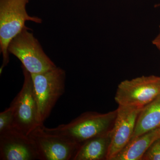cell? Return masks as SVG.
Listing matches in <instances>:
<instances>
[{"label":"cell","mask_w":160,"mask_h":160,"mask_svg":"<svg viewBox=\"0 0 160 160\" xmlns=\"http://www.w3.org/2000/svg\"><path fill=\"white\" fill-rule=\"evenodd\" d=\"M160 95V77L142 76L121 82L114 99L118 106L143 108Z\"/></svg>","instance_id":"6"},{"label":"cell","mask_w":160,"mask_h":160,"mask_svg":"<svg viewBox=\"0 0 160 160\" xmlns=\"http://www.w3.org/2000/svg\"><path fill=\"white\" fill-rule=\"evenodd\" d=\"M22 87L10 106L13 112L12 128L29 135L40 124L38 120L37 104L31 74L22 66Z\"/></svg>","instance_id":"5"},{"label":"cell","mask_w":160,"mask_h":160,"mask_svg":"<svg viewBox=\"0 0 160 160\" xmlns=\"http://www.w3.org/2000/svg\"><path fill=\"white\" fill-rule=\"evenodd\" d=\"M159 29L158 34L152 41V44L156 46L158 48H160V26Z\"/></svg>","instance_id":"15"},{"label":"cell","mask_w":160,"mask_h":160,"mask_svg":"<svg viewBox=\"0 0 160 160\" xmlns=\"http://www.w3.org/2000/svg\"><path fill=\"white\" fill-rule=\"evenodd\" d=\"M117 113V109L106 113L87 112L67 124L47 129L80 145L89 139L110 131L114 124Z\"/></svg>","instance_id":"2"},{"label":"cell","mask_w":160,"mask_h":160,"mask_svg":"<svg viewBox=\"0 0 160 160\" xmlns=\"http://www.w3.org/2000/svg\"><path fill=\"white\" fill-rule=\"evenodd\" d=\"M38 107V120L43 124L65 92L66 72L60 67L31 74Z\"/></svg>","instance_id":"3"},{"label":"cell","mask_w":160,"mask_h":160,"mask_svg":"<svg viewBox=\"0 0 160 160\" xmlns=\"http://www.w3.org/2000/svg\"><path fill=\"white\" fill-rule=\"evenodd\" d=\"M111 130L80 144L72 160L107 159L111 141Z\"/></svg>","instance_id":"10"},{"label":"cell","mask_w":160,"mask_h":160,"mask_svg":"<svg viewBox=\"0 0 160 160\" xmlns=\"http://www.w3.org/2000/svg\"><path fill=\"white\" fill-rule=\"evenodd\" d=\"M158 49H159V50H160V48H158Z\"/></svg>","instance_id":"16"},{"label":"cell","mask_w":160,"mask_h":160,"mask_svg":"<svg viewBox=\"0 0 160 160\" xmlns=\"http://www.w3.org/2000/svg\"><path fill=\"white\" fill-rule=\"evenodd\" d=\"M13 112L9 106L0 113V132L12 127Z\"/></svg>","instance_id":"13"},{"label":"cell","mask_w":160,"mask_h":160,"mask_svg":"<svg viewBox=\"0 0 160 160\" xmlns=\"http://www.w3.org/2000/svg\"><path fill=\"white\" fill-rule=\"evenodd\" d=\"M159 138L160 128L133 138L112 160H142L152 143Z\"/></svg>","instance_id":"11"},{"label":"cell","mask_w":160,"mask_h":160,"mask_svg":"<svg viewBox=\"0 0 160 160\" xmlns=\"http://www.w3.org/2000/svg\"><path fill=\"white\" fill-rule=\"evenodd\" d=\"M142 160H160V138L152 143Z\"/></svg>","instance_id":"14"},{"label":"cell","mask_w":160,"mask_h":160,"mask_svg":"<svg viewBox=\"0 0 160 160\" xmlns=\"http://www.w3.org/2000/svg\"><path fill=\"white\" fill-rule=\"evenodd\" d=\"M142 108L118 106L111 130L107 160H112L129 143L134 132L138 116Z\"/></svg>","instance_id":"8"},{"label":"cell","mask_w":160,"mask_h":160,"mask_svg":"<svg viewBox=\"0 0 160 160\" xmlns=\"http://www.w3.org/2000/svg\"><path fill=\"white\" fill-rule=\"evenodd\" d=\"M35 143L39 160H72L79 145L61 135L49 131L44 125L29 135Z\"/></svg>","instance_id":"7"},{"label":"cell","mask_w":160,"mask_h":160,"mask_svg":"<svg viewBox=\"0 0 160 160\" xmlns=\"http://www.w3.org/2000/svg\"><path fill=\"white\" fill-rule=\"evenodd\" d=\"M0 160H39L33 140L13 128L0 132Z\"/></svg>","instance_id":"9"},{"label":"cell","mask_w":160,"mask_h":160,"mask_svg":"<svg viewBox=\"0 0 160 160\" xmlns=\"http://www.w3.org/2000/svg\"><path fill=\"white\" fill-rule=\"evenodd\" d=\"M160 128V95L144 106L137 120L131 139Z\"/></svg>","instance_id":"12"},{"label":"cell","mask_w":160,"mask_h":160,"mask_svg":"<svg viewBox=\"0 0 160 160\" xmlns=\"http://www.w3.org/2000/svg\"><path fill=\"white\" fill-rule=\"evenodd\" d=\"M29 1L0 0V50L3 58L1 73L9 62V43L26 27V22L42 23V19L28 14L26 6Z\"/></svg>","instance_id":"1"},{"label":"cell","mask_w":160,"mask_h":160,"mask_svg":"<svg viewBox=\"0 0 160 160\" xmlns=\"http://www.w3.org/2000/svg\"><path fill=\"white\" fill-rule=\"evenodd\" d=\"M26 27L9 43L8 51L31 74L42 73L57 67L44 51L32 32Z\"/></svg>","instance_id":"4"}]
</instances>
